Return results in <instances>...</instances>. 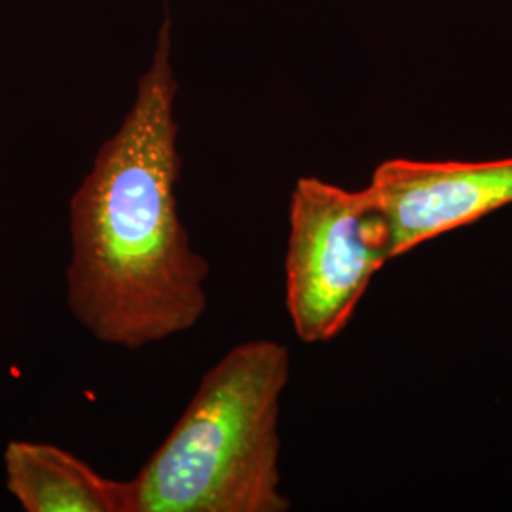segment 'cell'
Segmentation results:
<instances>
[{
  "mask_svg": "<svg viewBox=\"0 0 512 512\" xmlns=\"http://www.w3.org/2000/svg\"><path fill=\"white\" fill-rule=\"evenodd\" d=\"M384 217L393 260L512 205V156L482 162L391 158L366 186Z\"/></svg>",
  "mask_w": 512,
  "mask_h": 512,
  "instance_id": "cell-4",
  "label": "cell"
},
{
  "mask_svg": "<svg viewBox=\"0 0 512 512\" xmlns=\"http://www.w3.org/2000/svg\"><path fill=\"white\" fill-rule=\"evenodd\" d=\"M6 488L27 512H133L131 480H112L71 452L12 440L4 452Z\"/></svg>",
  "mask_w": 512,
  "mask_h": 512,
  "instance_id": "cell-5",
  "label": "cell"
},
{
  "mask_svg": "<svg viewBox=\"0 0 512 512\" xmlns=\"http://www.w3.org/2000/svg\"><path fill=\"white\" fill-rule=\"evenodd\" d=\"M393 260L384 217L368 190L302 177L289 205L285 304L304 344L348 327L374 275Z\"/></svg>",
  "mask_w": 512,
  "mask_h": 512,
  "instance_id": "cell-3",
  "label": "cell"
},
{
  "mask_svg": "<svg viewBox=\"0 0 512 512\" xmlns=\"http://www.w3.org/2000/svg\"><path fill=\"white\" fill-rule=\"evenodd\" d=\"M169 19L122 126L69 203L67 304L95 340L141 349L192 329L207 310L209 262L179 215L177 80Z\"/></svg>",
  "mask_w": 512,
  "mask_h": 512,
  "instance_id": "cell-1",
  "label": "cell"
},
{
  "mask_svg": "<svg viewBox=\"0 0 512 512\" xmlns=\"http://www.w3.org/2000/svg\"><path fill=\"white\" fill-rule=\"evenodd\" d=\"M289 376V348L270 338L224 353L131 478L133 512L289 511L279 469V414Z\"/></svg>",
  "mask_w": 512,
  "mask_h": 512,
  "instance_id": "cell-2",
  "label": "cell"
}]
</instances>
